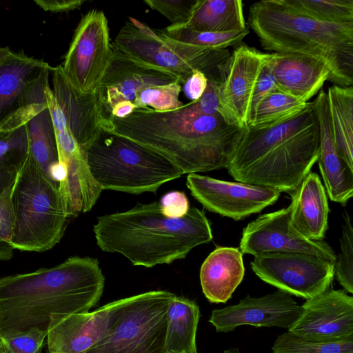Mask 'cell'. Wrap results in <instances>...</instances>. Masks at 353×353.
<instances>
[{
	"instance_id": "1",
	"label": "cell",
	"mask_w": 353,
	"mask_h": 353,
	"mask_svg": "<svg viewBox=\"0 0 353 353\" xmlns=\"http://www.w3.org/2000/svg\"><path fill=\"white\" fill-rule=\"evenodd\" d=\"M244 129L221 114H203L190 101L170 111L137 109L114 117L108 133L163 155L189 174L227 168Z\"/></svg>"
},
{
	"instance_id": "2",
	"label": "cell",
	"mask_w": 353,
	"mask_h": 353,
	"mask_svg": "<svg viewBox=\"0 0 353 353\" xmlns=\"http://www.w3.org/2000/svg\"><path fill=\"white\" fill-rule=\"evenodd\" d=\"M104 283L98 260L77 256L52 268L0 277V339L34 328L47 332L52 316L88 312Z\"/></svg>"
},
{
	"instance_id": "3",
	"label": "cell",
	"mask_w": 353,
	"mask_h": 353,
	"mask_svg": "<svg viewBox=\"0 0 353 353\" xmlns=\"http://www.w3.org/2000/svg\"><path fill=\"white\" fill-rule=\"evenodd\" d=\"M319 130L312 101L280 120L245 128L227 167L244 183L291 194L317 161Z\"/></svg>"
},
{
	"instance_id": "4",
	"label": "cell",
	"mask_w": 353,
	"mask_h": 353,
	"mask_svg": "<svg viewBox=\"0 0 353 353\" xmlns=\"http://www.w3.org/2000/svg\"><path fill=\"white\" fill-rule=\"evenodd\" d=\"M93 232L101 250L119 253L132 265L146 268L184 259L213 239L202 210L190 208L184 216L171 219L162 213L159 202L98 216Z\"/></svg>"
},
{
	"instance_id": "5",
	"label": "cell",
	"mask_w": 353,
	"mask_h": 353,
	"mask_svg": "<svg viewBox=\"0 0 353 353\" xmlns=\"http://www.w3.org/2000/svg\"><path fill=\"white\" fill-rule=\"evenodd\" d=\"M248 23L263 49L316 58L330 69L328 81L352 86L353 23L319 21L296 12L282 0L253 3Z\"/></svg>"
},
{
	"instance_id": "6",
	"label": "cell",
	"mask_w": 353,
	"mask_h": 353,
	"mask_svg": "<svg viewBox=\"0 0 353 353\" xmlns=\"http://www.w3.org/2000/svg\"><path fill=\"white\" fill-rule=\"evenodd\" d=\"M14 223L10 244L28 252H45L62 239L69 216L59 190L29 151L12 184Z\"/></svg>"
},
{
	"instance_id": "7",
	"label": "cell",
	"mask_w": 353,
	"mask_h": 353,
	"mask_svg": "<svg viewBox=\"0 0 353 353\" xmlns=\"http://www.w3.org/2000/svg\"><path fill=\"white\" fill-rule=\"evenodd\" d=\"M89 171L103 190L156 192L183 173L168 159L122 137L103 132L85 152Z\"/></svg>"
},
{
	"instance_id": "8",
	"label": "cell",
	"mask_w": 353,
	"mask_h": 353,
	"mask_svg": "<svg viewBox=\"0 0 353 353\" xmlns=\"http://www.w3.org/2000/svg\"><path fill=\"white\" fill-rule=\"evenodd\" d=\"M174 296L154 290L112 301L105 334L84 353H164L167 311Z\"/></svg>"
},
{
	"instance_id": "9",
	"label": "cell",
	"mask_w": 353,
	"mask_h": 353,
	"mask_svg": "<svg viewBox=\"0 0 353 353\" xmlns=\"http://www.w3.org/2000/svg\"><path fill=\"white\" fill-rule=\"evenodd\" d=\"M52 66L23 52L0 65V139L47 108L45 90Z\"/></svg>"
},
{
	"instance_id": "10",
	"label": "cell",
	"mask_w": 353,
	"mask_h": 353,
	"mask_svg": "<svg viewBox=\"0 0 353 353\" xmlns=\"http://www.w3.org/2000/svg\"><path fill=\"white\" fill-rule=\"evenodd\" d=\"M108 22L102 10L82 16L61 65L70 83L83 92L97 89L112 56Z\"/></svg>"
},
{
	"instance_id": "11",
	"label": "cell",
	"mask_w": 353,
	"mask_h": 353,
	"mask_svg": "<svg viewBox=\"0 0 353 353\" xmlns=\"http://www.w3.org/2000/svg\"><path fill=\"white\" fill-rule=\"evenodd\" d=\"M250 265L262 281L305 300L314 298L330 288L334 276V263L301 252L254 256Z\"/></svg>"
},
{
	"instance_id": "12",
	"label": "cell",
	"mask_w": 353,
	"mask_h": 353,
	"mask_svg": "<svg viewBox=\"0 0 353 353\" xmlns=\"http://www.w3.org/2000/svg\"><path fill=\"white\" fill-rule=\"evenodd\" d=\"M112 56L96 90L108 130L112 128L111 112L121 101L134 104L137 95L153 86L179 82V77L168 70L134 59L112 45Z\"/></svg>"
},
{
	"instance_id": "13",
	"label": "cell",
	"mask_w": 353,
	"mask_h": 353,
	"mask_svg": "<svg viewBox=\"0 0 353 353\" xmlns=\"http://www.w3.org/2000/svg\"><path fill=\"white\" fill-rule=\"evenodd\" d=\"M186 185L205 209L235 221L261 212L276 203L281 195V192L271 188L195 173L188 174Z\"/></svg>"
},
{
	"instance_id": "14",
	"label": "cell",
	"mask_w": 353,
	"mask_h": 353,
	"mask_svg": "<svg viewBox=\"0 0 353 353\" xmlns=\"http://www.w3.org/2000/svg\"><path fill=\"white\" fill-rule=\"evenodd\" d=\"M242 254L254 256L281 252H301L324 258L334 263L336 255L323 240L307 239L290 221V208L263 214L243 229L239 243Z\"/></svg>"
},
{
	"instance_id": "15",
	"label": "cell",
	"mask_w": 353,
	"mask_h": 353,
	"mask_svg": "<svg viewBox=\"0 0 353 353\" xmlns=\"http://www.w3.org/2000/svg\"><path fill=\"white\" fill-rule=\"evenodd\" d=\"M288 330L307 341L338 342L353 337V297L345 290L329 288L307 299Z\"/></svg>"
},
{
	"instance_id": "16",
	"label": "cell",
	"mask_w": 353,
	"mask_h": 353,
	"mask_svg": "<svg viewBox=\"0 0 353 353\" xmlns=\"http://www.w3.org/2000/svg\"><path fill=\"white\" fill-rule=\"evenodd\" d=\"M301 312V307L290 294L277 290L261 297L247 295L236 305L214 310L209 322L217 332H228L245 325L288 330Z\"/></svg>"
},
{
	"instance_id": "17",
	"label": "cell",
	"mask_w": 353,
	"mask_h": 353,
	"mask_svg": "<svg viewBox=\"0 0 353 353\" xmlns=\"http://www.w3.org/2000/svg\"><path fill=\"white\" fill-rule=\"evenodd\" d=\"M269 53L241 43L228 59L220 86V101L227 118L241 128L250 125V106L260 71Z\"/></svg>"
},
{
	"instance_id": "18",
	"label": "cell",
	"mask_w": 353,
	"mask_h": 353,
	"mask_svg": "<svg viewBox=\"0 0 353 353\" xmlns=\"http://www.w3.org/2000/svg\"><path fill=\"white\" fill-rule=\"evenodd\" d=\"M52 90L67 120L68 128L84 153L108 125L96 92H83L66 78L61 65L53 67Z\"/></svg>"
},
{
	"instance_id": "19",
	"label": "cell",
	"mask_w": 353,
	"mask_h": 353,
	"mask_svg": "<svg viewBox=\"0 0 353 353\" xmlns=\"http://www.w3.org/2000/svg\"><path fill=\"white\" fill-rule=\"evenodd\" d=\"M112 43L134 59L176 74L181 84L195 70L176 53L161 29H152L132 17L121 27Z\"/></svg>"
},
{
	"instance_id": "20",
	"label": "cell",
	"mask_w": 353,
	"mask_h": 353,
	"mask_svg": "<svg viewBox=\"0 0 353 353\" xmlns=\"http://www.w3.org/2000/svg\"><path fill=\"white\" fill-rule=\"evenodd\" d=\"M317 118L320 150L318 158L324 187L330 199L345 205L353 196V168L340 156L333 135L327 92L321 90L312 101Z\"/></svg>"
},
{
	"instance_id": "21",
	"label": "cell",
	"mask_w": 353,
	"mask_h": 353,
	"mask_svg": "<svg viewBox=\"0 0 353 353\" xmlns=\"http://www.w3.org/2000/svg\"><path fill=\"white\" fill-rule=\"evenodd\" d=\"M113 302L92 312L52 316L47 331L48 351L84 353L105 334Z\"/></svg>"
},
{
	"instance_id": "22",
	"label": "cell",
	"mask_w": 353,
	"mask_h": 353,
	"mask_svg": "<svg viewBox=\"0 0 353 353\" xmlns=\"http://www.w3.org/2000/svg\"><path fill=\"white\" fill-rule=\"evenodd\" d=\"M271 68L279 90L306 103L328 81L330 71L323 61L296 53H270Z\"/></svg>"
},
{
	"instance_id": "23",
	"label": "cell",
	"mask_w": 353,
	"mask_h": 353,
	"mask_svg": "<svg viewBox=\"0 0 353 353\" xmlns=\"http://www.w3.org/2000/svg\"><path fill=\"white\" fill-rule=\"evenodd\" d=\"M290 221L303 236L323 240L328 228L327 195L320 177L310 172L291 194Z\"/></svg>"
},
{
	"instance_id": "24",
	"label": "cell",
	"mask_w": 353,
	"mask_h": 353,
	"mask_svg": "<svg viewBox=\"0 0 353 353\" xmlns=\"http://www.w3.org/2000/svg\"><path fill=\"white\" fill-rule=\"evenodd\" d=\"M244 274L241 250L232 247H217L201 265L202 291L210 303H226L243 281Z\"/></svg>"
},
{
	"instance_id": "25",
	"label": "cell",
	"mask_w": 353,
	"mask_h": 353,
	"mask_svg": "<svg viewBox=\"0 0 353 353\" xmlns=\"http://www.w3.org/2000/svg\"><path fill=\"white\" fill-rule=\"evenodd\" d=\"M198 32H229L247 29L241 0H196L183 26Z\"/></svg>"
},
{
	"instance_id": "26",
	"label": "cell",
	"mask_w": 353,
	"mask_h": 353,
	"mask_svg": "<svg viewBox=\"0 0 353 353\" xmlns=\"http://www.w3.org/2000/svg\"><path fill=\"white\" fill-rule=\"evenodd\" d=\"M200 318L198 305L174 296L167 311L165 352L197 353L196 334Z\"/></svg>"
},
{
	"instance_id": "27",
	"label": "cell",
	"mask_w": 353,
	"mask_h": 353,
	"mask_svg": "<svg viewBox=\"0 0 353 353\" xmlns=\"http://www.w3.org/2000/svg\"><path fill=\"white\" fill-rule=\"evenodd\" d=\"M327 95L338 152L353 168V88L333 85L328 88Z\"/></svg>"
},
{
	"instance_id": "28",
	"label": "cell",
	"mask_w": 353,
	"mask_h": 353,
	"mask_svg": "<svg viewBox=\"0 0 353 353\" xmlns=\"http://www.w3.org/2000/svg\"><path fill=\"white\" fill-rule=\"evenodd\" d=\"M26 125L30 152L50 180L51 173L59 161L54 126L48 108L34 116Z\"/></svg>"
},
{
	"instance_id": "29",
	"label": "cell",
	"mask_w": 353,
	"mask_h": 353,
	"mask_svg": "<svg viewBox=\"0 0 353 353\" xmlns=\"http://www.w3.org/2000/svg\"><path fill=\"white\" fill-rule=\"evenodd\" d=\"M302 15L332 23H353V0H282Z\"/></svg>"
},
{
	"instance_id": "30",
	"label": "cell",
	"mask_w": 353,
	"mask_h": 353,
	"mask_svg": "<svg viewBox=\"0 0 353 353\" xmlns=\"http://www.w3.org/2000/svg\"><path fill=\"white\" fill-rule=\"evenodd\" d=\"M161 30L165 35L172 39L214 50L236 47L242 43L243 39L250 32L248 28L229 32H198L184 26L171 25Z\"/></svg>"
},
{
	"instance_id": "31",
	"label": "cell",
	"mask_w": 353,
	"mask_h": 353,
	"mask_svg": "<svg viewBox=\"0 0 353 353\" xmlns=\"http://www.w3.org/2000/svg\"><path fill=\"white\" fill-rule=\"evenodd\" d=\"M300 99L280 90L266 96L257 105L248 126H258L289 117L306 105Z\"/></svg>"
},
{
	"instance_id": "32",
	"label": "cell",
	"mask_w": 353,
	"mask_h": 353,
	"mask_svg": "<svg viewBox=\"0 0 353 353\" xmlns=\"http://www.w3.org/2000/svg\"><path fill=\"white\" fill-rule=\"evenodd\" d=\"M274 353H353V337L338 342L304 340L287 331L279 335L273 346Z\"/></svg>"
},
{
	"instance_id": "33",
	"label": "cell",
	"mask_w": 353,
	"mask_h": 353,
	"mask_svg": "<svg viewBox=\"0 0 353 353\" xmlns=\"http://www.w3.org/2000/svg\"><path fill=\"white\" fill-rule=\"evenodd\" d=\"M181 90L179 82L147 88L136 97L134 105L137 109L150 108L157 112H167L183 105L179 97Z\"/></svg>"
},
{
	"instance_id": "34",
	"label": "cell",
	"mask_w": 353,
	"mask_h": 353,
	"mask_svg": "<svg viewBox=\"0 0 353 353\" xmlns=\"http://www.w3.org/2000/svg\"><path fill=\"white\" fill-rule=\"evenodd\" d=\"M340 239V252L334 263V275L345 291L353 293V228L350 215L345 212Z\"/></svg>"
},
{
	"instance_id": "35",
	"label": "cell",
	"mask_w": 353,
	"mask_h": 353,
	"mask_svg": "<svg viewBox=\"0 0 353 353\" xmlns=\"http://www.w3.org/2000/svg\"><path fill=\"white\" fill-rule=\"evenodd\" d=\"M29 151L28 130L25 125L0 139V164L18 170Z\"/></svg>"
},
{
	"instance_id": "36",
	"label": "cell",
	"mask_w": 353,
	"mask_h": 353,
	"mask_svg": "<svg viewBox=\"0 0 353 353\" xmlns=\"http://www.w3.org/2000/svg\"><path fill=\"white\" fill-rule=\"evenodd\" d=\"M196 0H145L152 10L167 18L173 26H183L190 19Z\"/></svg>"
},
{
	"instance_id": "37",
	"label": "cell",
	"mask_w": 353,
	"mask_h": 353,
	"mask_svg": "<svg viewBox=\"0 0 353 353\" xmlns=\"http://www.w3.org/2000/svg\"><path fill=\"white\" fill-rule=\"evenodd\" d=\"M47 332L38 329L1 339L6 353H41Z\"/></svg>"
},
{
	"instance_id": "38",
	"label": "cell",
	"mask_w": 353,
	"mask_h": 353,
	"mask_svg": "<svg viewBox=\"0 0 353 353\" xmlns=\"http://www.w3.org/2000/svg\"><path fill=\"white\" fill-rule=\"evenodd\" d=\"M270 58V53L258 76L251 101L250 119L259 103L266 96L279 90L272 74Z\"/></svg>"
},
{
	"instance_id": "39",
	"label": "cell",
	"mask_w": 353,
	"mask_h": 353,
	"mask_svg": "<svg viewBox=\"0 0 353 353\" xmlns=\"http://www.w3.org/2000/svg\"><path fill=\"white\" fill-rule=\"evenodd\" d=\"M159 204L162 213L171 219L184 216L190 208L185 194L180 191L166 193L161 198Z\"/></svg>"
},
{
	"instance_id": "40",
	"label": "cell",
	"mask_w": 353,
	"mask_h": 353,
	"mask_svg": "<svg viewBox=\"0 0 353 353\" xmlns=\"http://www.w3.org/2000/svg\"><path fill=\"white\" fill-rule=\"evenodd\" d=\"M12 184L0 194V241L9 244L14 223L11 200Z\"/></svg>"
},
{
	"instance_id": "41",
	"label": "cell",
	"mask_w": 353,
	"mask_h": 353,
	"mask_svg": "<svg viewBox=\"0 0 353 353\" xmlns=\"http://www.w3.org/2000/svg\"><path fill=\"white\" fill-rule=\"evenodd\" d=\"M220 86L221 83L208 80L205 90L202 96L195 102L199 110L203 114L209 115L221 114L228 119L221 104Z\"/></svg>"
},
{
	"instance_id": "42",
	"label": "cell",
	"mask_w": 353,
	"mask_h": 353,
	"mask_svg": "<svg viewBox=\"0 0 353 353\" xmlns=\"http://www.w3.org/2000/svg\"><path fill=\"white\" fill-rule=\"evenodd\" d=\"M208 80L203 72L194 70L183 83L185 95L191 101H197L205 90Z\"/></svg>"
},
{
	"instance_id": "43",
	"label": "cell",
	"mask_w": 353,
	"mask_h": 353,
	"mask_svg": "<svg viewBox=\"0 0 353 353\" xmlns=\"http://www.w3.org/2000/svg\"><path fill=\"white\" fill-rule=\"evenodd\" d=\"M41 9L50 12H67L79 9L85 3L83 0H34Z\"/></svg>"
},
{
	"instance_id": "44",
	"label": "cell",
	"mask_w": 353,
	"mask_h": 353,
	"mask_svg": "<svg viewBox=\"0 0 353 353\" xmlns=\"http://www.w3.org/2000/svg\"><path fill=\"white\" fill-rule=\"evenodd\" d=\"M137 110L136 106L129 101H121L114 106L111 114L112 117L123 119Z\"/></svg>"
},
{
	"instance_id": "45",
	"label": "cell",
	"mask_w": 353,
	"mask_h": 353,
	"mask_svg": "<svg viewBox=\"0 0 353 353\" xmlns=\"http://www.w3.org/2000/svg\"><path fill=\"white\" fill-rule=\"evenodd\" d=\"M17 170L6 168L0 164V194L14 181Z\"/></svg>"
},
{
	"instance_id": "46",
	"label": "cell",
	"mask_w": 353,
	"mask_h": 353,
	"mask_svg": "<svg viewBox=\"0 0 353 353\" xmlns=\"http://www.w3.org/2000/svg\"><path fill=\"white\" fill-rule=\"evenodd\" d=\"M12 247L8 243L0 241V261H8L13 256Z\"/></svg>"
},
{
	"instance_id": "47",
	"label": "cell",
	"mask_w": 353,
	"mask_h": 353,
	"mask_svg": "<svg viewBox=\"0 0 353 353\" xmlns=\"http://www.w3.org/2000/svg\"><path fill=\"white\" fill-rule=\"evenodd\" d=\"M13 53L9 47L0 48V65H2Z\"/></svg>"
},
{
	"instance_id": "48",
	"label": "cell",
	"mask_w": 353,
	"mask_h": 353,
	"mask_svg": "<svg viewBox=\"0 0 353 353\" xmlns=\"http://www.w3.org/2000/svg\"><path fill=\"white\" fill-rule=\"evenodd\" d=\"M223 353H241L239 348L237 347H235V348H230V349H228L226 350H225L223 352Z\"/></svg>"
},
{
	"instance_id": "49",
	"label": "cell",
	"mask_w": 353,
	"mask_h": 353,
	"mask_svg": "<svg viewBox=\"0 0 353 353\" xmlns=\"http://www.w3.org/2000/svg\"><path fill=\"white\" fill-rule=\"evenodd\" d=\"M0 353H6L2 341L0 339Z\"/></svg>"
},
{
	"instance_id": "50",
	"label": "cell",
	"mask_w": 353,
	"mask_h": 353,
	"mask_svg": "<svg viewBox=\"0 0 353 353\" xmlns=\"http://www.w3.org/2000/svg\"><path fill=\"white\" fill-rule=\"evenodd\" d=\"M164 353H185V352H173V351H168V352H165Z\"/></svg>"
},
{
	"instance_id": "51",
	"label": "cell",
	"mask_w": 353,
	"mask_h": 353,
	"mask_svg": "<svg viewBox=\"0 0 353 353\" xmlns=\"http://www.w3.org/2000/svg\"><path fill=\"white\" fill-rule=\"evenodd\" d=\"M46 353H54V352H48V351Z\"/></svg>"
}]
</instances>
